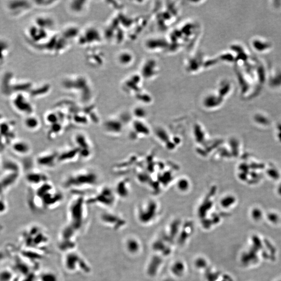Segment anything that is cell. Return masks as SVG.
I'll return each instance as SVG.
<instances>
[{
    "label": "cell",
    "instance_id": "5",
    "mask_svg": "<svg viewBox=\"0 0 281 281\" xmlns=\"http://www.w3.org/2000/svg\"><path fill=\"white\" fill-rule=\"evenodd\" d=\"M80 159L79 149L74 145L66 147L59 152V163H65L75 161Z\"/></svg>",
    "mask_w": 281,
    "mask_h": 281
},
{
    "label": "cell",
    "instance_id": "2",
    "mask_svg": "<svg viewBox=\"0 0 281 281\" xmlns=\"http://www.w3.org/2000/svg\"><path fill=\"white\" fill-rule=\"evenodd\" d=\"M117 195L114 189L105 185L101 187L90 198L87 200L88 204L110 208L114 206Z\"/></svg>",
    "mask_w": 281,
    "mask_h": 281
},
{
    "label": "cell",
    "instance_id": "3",
    "mask_svg": "<svg viewBox=\"0 0 281 281\" xmlns=\"http://www.w3.org/2000/svg\"><path fill=\"white\" fill-rule=\"evenodd\" d=\"M73 145L79 149L80 159L86 160L91 157L93 148L90 140L83 133H77L73 139Z\"/></svg>",
    "mask_w": 281,
    "mask_h": 281
},
{
    "label": "cell",
    "instance_id": "4",
    "mask_svg": "<svg viewBox=\"0 0 281 281\" xmlns=\"http://www.w3.org/2000/svg\"><path fill=\"white\" fill-rule=\"evenodd\" d=\"M59 152L49 151L39 155L37 159V165L46 169H52L56 167L58 161Z\"/></svg>",
    "mask_w": 281,
    "mask_h": 281
},
{
    "label": "cell",
    "instance_id": "11",
    "mask_svg": "<svg viewBox=\"0 0 281 281\" xmlns=\"http://www.w3.org/2000/svg\"><path fill=\"white\" fill-rule=\"evenodd\" d=\"M7 204L6 201L0 198V215H3L7 212Z\"/></svg>",
    "mask_w": 281,
    "mask_h": 281
},
{
    "label": "cell",
    "instance_id": "7",
    "mask_svg": "<svg viewBox=\"0 0 281 281\" xmlns=\"http://www.w3.org/2000/svg\"><path fill=\"white\" fill-rule=\"evenodd\" d=\"M103 130L109 136H118L121 134L122 127L121 123L115 119H109L104 122Z\"/></svg>",
    "mask_w": 281,
    "mask_h": 281
},
{
    "label": "cell",
    "instance_id": "9",
    "mask_svg": "<svg viewBox=\"0 0 281 281\" xmlns=\"http://www.w3.org/2000/svg\"><path fill=\"white\" fill-rule=\"evenodd\" d=\"M23 125L27 130L34 132L40 128V122L36 117L28 116L23 122Z\"/></svg>",
    "mask_w": 281,
    "mask_h": 281
},
{
    "label": "cell",
    "instance_id": "12",
    "mask_svg": "<svg viewBox=\"0 0 281 281\" xmlns=\"http://www.w3.org/2000/svg\"><path fill=\"white\" fill-rule=\"evenodd\" d=\"M128 247L129 251L131 252H136L138 249V245L135 241L130 240L128 241Z\"/></svg>",
    "mask_w": 281,
    "mask_h": 281
},
{
    "label": "cell",
    "instance_id": "10",
    "mask_svg": "<svg viewBox=\"0 0 281 281\" xmlns=\"http://www.w3.org/2000/svg\"><path fill=\"white\" fill-rule=\"evenodd\" d=\"M14 277L13 271L9 269L0 271V281H13Z\"/></svg>",
    "mask_w": 281,
    "mask_h": 281
},
{
    "label": "cell",
    "instance_id": "1",
    "mask_svg": "<svg viewBox=\"0 0 281 281\" xmlns=\"http://www.w3.org/2000/svg\"><path fill=\"white\" fill-rule=\"evenodd\" d=\"M99 176L92 169L85 168L77 170L65 177L63 185L65 189L80 191L93 188L99 183Z\"/></svg>",
    "mask_w": 281,
    "mask_h": 281
},
{
    "label": "cell",
    "instance_id": "6",
    "mask_svg": "<svg viewBox=\"0 0 281 281\" xmlns=\"http://www.w3.org/2000/svg\"><path fill=\"white\" fill-rule=\"evenodd\" d=\"M26 181L31 186L36 188L38 186L49 181V180L48 177L42 172L31 171L27 174Z\"/></svg>",
    "mask_w": 281,
    "mask_h": 281
},
{
    "label": "cell",
    "instance_id": "8",
    "mask_svg": "<svg viewBox=\"0 0 281 281\" xmlns=\"http://www.w3.org/2000/svg\"><path fill=\"white\" fill-rule=\"evenodd\" d=\"M13 152L20 156H26L31 151L30 144L24 140H16L12 145Z\"/></svg>",
    "mask_w": 281,
    "mask_h": 281
}]
</instances>
